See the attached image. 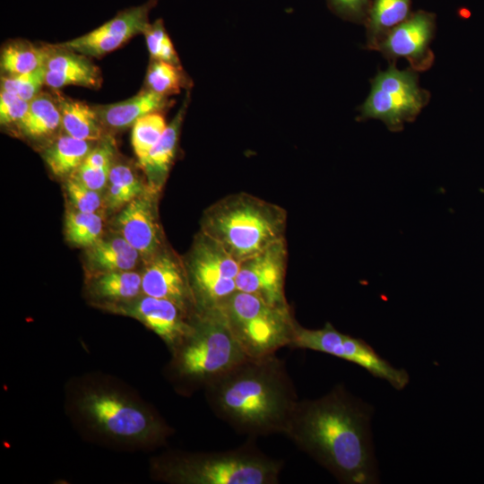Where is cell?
<instances>
[{
    "mask_svg": "<svg viewBox=\"0 0 484 484\" xmlns=\"http://www.w3.org/2000/svg\"><path fill=\"white\" fill-rule=\"evenodd\" d=\"M373 408L342 385L298 401L285 435L344 484L378 482L370 419Z\"/></svg>",
    "mask_w": 484,
    "mask_h": 484,
    "instance_id": "cell-1",
    "label": "cell"
},
{
    "mask_svg": "<svg viewBox=\"0 0 484 484\" xmlns=\"http://www.w3.org/2000/svg\"><path fill=\"white\" fill-rule=\"evenodd\" d=\"M206 388L219 419L253 439L284 434L299 401L285 362L276 353L248 357Z\"/></svg>",
    "mask_w": 484,
    "mask_h": 484,
    "instance_id": "cell-2",
    "label": "cell"
},
{
    "mask_svg": "<svg viewBox=\"0 0 484 484\" xmlns=\"http://www.w3.org/2000/svg\"><path fill=\"white\" fill-rule=\"evenodd\" d=\"M286 224L284 208L240 192L211 205L203 214L201 231L242 263L284 240Z\"/></svg>",
    "mask_w": 484,
    "mask_h": 484,
    "instance_id": "cell-3",
    "label": "cell"
},
{
    "mask_svg": "<svg viewBox=\"0 0 484 484\" xmlns=\"http://www.w3.org/2000/svg\"><path fill=\"white\" fill-rule=\"evenodd\" d=\"M175 350L177 376L205 387L248 358L220 308L196 311L192 332Z\"/></svg>",
    "mask_w": 484,
    "mask_h": 484,
    "instance_id": "cell-4",
    "label": "cell"
},
{
    "mask_svg": "<svg viewBox=\"0 0 484 484\" xmlns=\"http://www.w3.org/2000/svg\"><path fill=\"white\" fill-rule=\"evenodd\" d=\"M283 462L247 441L235 449L178 458L165 467L172 480L194 484H277Z\"/></svg>",
    "mask_w": 484,
    "mask_h": 484,
    "instance_id": "cell-5",
    "label": "cell"
},
{
    "mask_svg": "<svg viewBox=\"0 0 484 484\" xmlns=\"http://www.w3.org/2000/svg\"><path fill=\"white\" fill-rule=\"evenodd\" d=\"M220 309L248 357H264L290 347L297 323L290 305H272L254 294L236 291Z\"/></svg>",
    "mask_w": 484,
    "mask_h": 484,
    "instance_id": "cell-6",
    "label": "cell"
},
{
    "mask_svg": "<svg viewBox=\"0 0 484 484\" xmlns=\"http://www.w3.org/2000/svg\"><path fill=\"white\" fill-rule=\"evenodd\" d=\"M429 92L419 84L418 72L399 70L392 62L371 80L370 92L359 108V120L378 119L392 132L412 122L429 100Z\"/></svg>",
    "mask_w": 484,
    "mask_h": 484,
    "instance_id": "cell-7",
    "label": "cell"
},
{
    "mask_svg": "<svg viewBox=\"0 0 484 484\" xmlns=\"http://www.w3.org/2000/svg\"><path fill=\"white\" fill-rule=\"evenodd\" d=\"M240 264L218 242L199 233L186 264L197 311L220 308L237 291Z\"/></svg>",
    "mask_w": 484,
    "mask_h": 484,
    "instance_id": "cell-8",
    "label": "cell"
},
{
    "mask_svg": "<svg viewBox=\"0 0 484 484\" xmlns=\"http://www.w3.org/2000/svg\"><path fill=\"white\" fill-rule=\"evenodd\" d=\"M290 347L319 351L352 362L396 390H402L409 384L406 370L393 367L367 342L339 332L329 322L319 329L306 328L297 322Z\"/></svg>",
    "mask_w": 484,
    "mask_h": 484,
    "instance_id": "cell-9",
    "label": "cell"
},
{
    "mask_svg": "<svg viewBox=\"0 0 484 484\" xmlns=\"http://www.w3.org/2000/svg\"><path fill=\"white\" fill-rule=\"evenodd\" d=\"M82 408L99 427L116 436L157 438L166 432L163 425L145 410L113 393H89Z\"/></svg>",
    "mask_w": 484,
    "mask_h": 484,
    "instance_id": "cell-10",
    "label": "cell"
},
{
    "mask_svg": "<svg viewBox=\"0 0 484 484\" xmlns=\"http://www.w3.org/2000/svg\"><path fill=\"white\" fill-rule=\"evenodd\" d=\"M436 29V15L419 10L411 13L402 23L392 29L373 50L379 51L388 60L402 57L416 72L429 69L434 54L429 46Z\"/></svg>",
    "mask_w": 484,
    "mask_h": 484,
    "instance_id": "cell-11",
    "label": "cell"
},
{
    "mask_svg": "<svg viewBox=\"0 0 484 484\" xmlns=\"http://www.w3.org/2000/svg\"><path fill=\"white\" fill-rule=\"evenodd\" d=\"M157 3L158 0H147L124 9L95 30L60 45L88 57L103 56L135 35L143 34L150 24L149 15Z\"/></svg>",
    "mask_w": 484,
    "mask_h": 484,
    "instance_id": "cell-12",
    "label": "cell"
},
{
    "mask_svg": "<svg viewBox=\"0 0 484 484\" xmlns=\"http://www.w3.org/2000/svg\"><path fill=\"white\" fill-rule=\"evenodd\" d=\"M286 240L243 261L236 279L237 291L254 294L266 302L289 305L285 297Z\"/></svg>",
    "mask_w": 484,
    "mask_h": 484,
    "instance_id": "cell-13",
    "label": "cell"
},
{
    "mask_svg": "<svg viewBox=\"0 0 484 484\" xmlns=\"http://www.w3.org/2000/svg\"><path fill=\"white\" fill-rule=\"evenodd\" d=\"M142 291L169 299L187 312L197 311L186 264L169 251L161 250L149 261L142 274Z\"/></svg>",
    "mask_w": 484,
    "mask_h": 484,
    "instance_id": "cell-14",
    "label": "cell"
},
{
    "mask_svg": "<svg viewBox=\"0 0 484 484\" xmlns=\"http://www.w3.org/2000/svg\"><path fill=\"white\" fill-rule=\"evenodd\" d=\"M117 223L121 236L148 261L162 250V233L151 197L141 195L127 203Z\"/></svg>",
    "mask_w": 484,
    "mask_h": 484,
    "instance_id": "cell-15",
    "label": "cell"
},
{
    "mask_svg": "<svg viewBox=\"0 0 484 484\" xmlns=\"http://www.w3.org/2000/svg\"><path fill=\"white\" fill-rule=\"evenodd\" d=\"M176 303L144 296L134 307V315L159 335L171 349H176L192 332L193 318Z\"/></svg>",
    "mask_w": 484,
    "mask_h": 484,
    "instance_id": "cell-16",
    "label": "cell"
},
{
    "mask_svg": "<svg viewBox=\"0 0 484 484\" xmlns=\"http://www.w3.org/2000/svg\"><path fill=\"white\" fill-rule=\"evenodd\" d=\"M46 67L45 84L52 90L66 85L99 89L102 82L99 67L88 56L60 44L51 45Z\"/></svg>",
    "mask_w": 484,
    "mask_h": 484,
    "instance_id": "cell-17",
    "label": "cell"
},
{
    "mask_svg": "<svg viewBox=\"0 0 484 484\" xmlns=\"http://www.w3.org/2000/svg\"><path fill=\"white\" fill-rule=\"evenodd\" d=\"M169 97L143 89L125 100L94 105L99 120L105 132L120 131L133 126L142 117L151 113H163L173 105Z\"/></svg>",
    "mask_w": 484,
    "mask_h": 484,
    "instance_id": "cell-18",
    "label": "cell"
},
{
    "mask_svg": "<svg viewBox=\"0 0 484 484\" xmlns=\"http://www.w3.org/2000/svg\"><path fill=\"white\" fill-rule=\"evenodd\" d=\"M189 99L190 91L188 90L180 108L167 125L160 140L151 149L147 156L139 161L154 190L161 187L176 158L181 127Z\"/></svg>",
    "mask_w": 484,
    "mask_h": 484,
    "instance_id": "cell-19",
    "label": "cell"
},
{
    "mask_svg": "<svg viewBox=\"0 0 484 484\" xmlns=\"http://www.w3.org/2000/svg\"><path fill=\"white\" fill-rule=\"evenodd\" d=\"M16 127L25 137L31 140H46L58 136L62 122L54 94L40 91L33 98L25 116Z\"/></svg>",
    "mask_w": 484,
    "mask_h": 484,
    "instance_id": "cell-20",
    "label": "cell"
},
{
    "mask_svg": "<svg viewBox=\"0 0 484 484\" xmlns=\"http://www.w3.org/2000/svg\"><path fill=\"white\" fill-rule=\"evenodd\" d=\"M59 108L62 129L77 139L99 142L105 131L93 106L70 99L55 90L53 92Z\"/></svg>",
    "mask_w": 484,
    "mask_h": 484,
    "instance_id": "cell-21",
    "label": "cell"
},
{
    "mask_svg": "<svg viewBox=\"0 0 484 484\" xmlns=\"http://www.w3.org/2000/svg\"><path fill=\"white\" fill-rule=\"evenodd\" d=\"M95 142L59 134L46 146L43 158L56 177H70L85 160Z\"/></svg>",
    "mask_w": 484,
    "mask_h": 484,
    "instance_id": "cell-22",
    "label": "cell"
},
{
    "mask_svg": "<svg viewBox=\"0 0 484 484\" xmlns=\"http://www.w3.org/2000/svg\"><path fill=\"white\" fill-rule=\"evenodd\" d=\"M411 0H372L365 22L367 48L374 49L385 36L411 15Z\"/></svg>",
    "mask_w": 484,
    "mask_h": 484,
    "instance_id": "cell-23",
    "label": "cell"
},
{
    "mask_svg": "<svg viewBox=\"0 0 484 484\" xmlns=\"http://www.w3.org/2000/svg\"><path fill=\"white\" fill-rule=\"evenodd\" d=\"M51 45H35L16 39L4 44L1 49L2 75H18L46 65Z\"/></svg>",
    "mask_w": 484,
    "mask_h": 484,
    "instance_id": "cell-24",
    "label": "cell"
},
{
    "mask_svg": "<svg viewBox=\"0 0 484 484\" xmlns=\"http://www.w3.org/2000/svg\"><path fill=\"white\" fill-rule=\"evenodd\" d=\"M138 256V251L122 236L99 240L88 251L90 264L104 272L130 271L136 265Z\"/></svg>",
    "mask_w": 484,
    "mask_h": 484,
    "instance_id": "cell-25",
    "label": "cell"
},
{
    "mask_svg": "<svg viewBox=\"0 0 484 484\" xmlns=\"http://www.w3.org/2000/svg\"><path fill=\"white\" fill-rule=\"evenodd\" d=\"M191 85L192 81L182 67L160 60H151L145 76L144 89L170 97L179 93L183 88L190 90Z\"/></svg>",
    "mask_w": 484,
    "mask_h": 484,
    "instance_id": "cell-26",
    "label": "cell"
},
{
    "mask_svg": "<svg viewBox=\"0 0 484 484\" xmlns=\"http://www.w3.org/2000/svg\"><path fill=\"white\" fill-rule=\"evenodd\" d=\"M144 188L133 169L124 163H113L108 181L107 204L117 209L140 196Z\"/></svg>",
    "mask_w": 484,
    "mask_h": 484,
    "instance_id": "cell-27",
    "label": "cell"
},
{
    "mask_svg": "<svg viewBox=\"0 0 484 484\" xmlns=\"http://www.w3.org/2000/svg\"><path fill=\"white\" fill-rule=\"evenodd\" d=\"M65 236L69 242L91 246L99 240L102 219L96 212L71 211L65 217Z\"/></svg>",
    "mask_w": 484,
    "mask_h": 484,
    "instance_id": "cell-28",
    "label": "cell"
},
{
    "mask_svg": "<svg viewBox=\"0 0 484 484\" xmlns=\"http://www.w3.org/2000/svg\"><path fill=\"white\" fill-rule=\"evenodd\" d=\"M95 288L103 297L131 298L142 290V275L132 271L106 272L98 277Z\"/></svg>",
    "mask_w": 484,
    "mask_h": 484,
    "instance_id": "cell-29",
    "label": "cell"
},
{
    "mask_svg": "<svg viewBox=\"0 0 484 484\" xmlns=\"http://www.w3.org/2000/svg\"><path fill=\"white\" fill-rule=\"evenodd\" d=\"M163 113H151L139 118L133 125L132 145L138 161L143 160L167 128Z\"/></svg>",
    "mask_w": 484,
    "mask_h": 484,
    "instance_id": "cell-30",
    "label": "cell"
},
{
    "mask_svg": "<svg viewBox=\"0 0 484 484\" xmlns=\"http://www.w3.org/2000/svg\"><path fill=\"white\" fill-rule=\"evenodd\" d=\"M146 44L151 59L164 61L173 65L182 67L177 51L165 29L162 19L150 22L144 32Z\"/></svg>",
    "mask_w": 484,
    "mask_h": 484,
    "instance_id": "cell-31",
    "label": "cell"
},
{
    "mask_svg": "<svg viewBox=\"0 0 484 484\" xmlns=\"http://www.w3.org/2000/svg\"><path fill=\"white\" fill-rule=\"evenodd\" d=\"M46 65L22 74L2 75L1 90L13 93L26 101H30L40 91L46 81Z\"/></svg>",
    "mask_w": 484,
    "mask_h": 484,
    "instance_id": "cell-32",
    "label": "cell"
},
{
    "mask_svg": "<svg viewBox=\"0 0 484 484\" xmlns=\"http://www.w3.org/2000/svg\"><path fill=\"white\" fill-rule=\"evenodd\" d=\"M65 187L76 210L84 212H96L99 209L101 197L99 191L91 189L73 176L68 177Z\"/></svg>",
    "mask_w": 484,
    "mask_h": 484,
    "instance_id": "cell-33",
    "label": "cell"
},
{
    "mask_svg": "<svg viewBox=\"0 0 484 484\" xmlns=\"http://www.w3.org/2000/svg\"><path fill=\"white\" fill-rule=\"evenodd\" d=\"M329 9L340 18L365 24L372 0H326Z\"/></svg>",
    "mask_w": 484,
    "mask_h": 484,
    "instance_id": "cell-34",
    "label": "cell"
},
{
    "mask_svg": "<svg viewBox=\"0 0 484 484\" xmlns=\"http://www.w3.org/2000/svg\"><path fill=\"white\" fill-rule=\"evenodd\" d=\"M30 101L19 96L1 90L0 93V123L1 125H17L25 116Z\"/></svg>",
    "mask_w": 484,
    "mask_h": 484,
    "instance_id": "cell-35",
    "label": "cell"
},
{
    "mask_svg": "<svg viewBox=\"0 0 484 484\" xmlns=\"http://www.w3.org/2000/svg\"><path fill=\"white\" fill-rule=\"evenodd\" d=\"M112 166L98 168L84 162L71 175L91 189L100 191L108 185Z\"/></svg>",
    "mask_w": 484,
    "mask_h": 484,
    "instance_id": "cell-36",
    "label": "cell"
}]
</instances>
